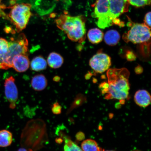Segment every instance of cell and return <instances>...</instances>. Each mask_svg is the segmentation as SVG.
Returning a JSON list of instances; mask_svg holds the SVG:
<instances>
[{"label": "cell", "mask_w": 151, "mask_h": 151, "mask_svg": "<svg viewBox=\"0 0 151 151\" xmlns=\"http://www.w3.org/2000/svg\"><path fill=\"white\" fill-rule=\"evenodd\" d=\"M1 1L2 0H0V17L7 19V17L4 12V11L6 7L4 5L2 4Z\"/></svg>", "instance_id": "603a6c76"}, {"label": "cell", "mask_w": 151, "mask_h": 151, "mask_svg": "<svg viewBox=\"0 0 151 151\" xmlns=\"http://www.w3.org/2000/svg\"><path fill=\"white\" fill-rule=\"evenodd\" d=\"M120 38L119 34L115 30H110L107 31L104 37L105 43L110 46H114L117 44Z\"/></svg>", "instance_id": "4fadbf2b"}, {"label": "cell", "mask_w": 151, "mask_h": 151, "mask_svg": "<svg viewBox=\"0 0 151 151\" xmlns=\"http://www.w3.org/2000/svg\"><path fill=\"white\" fill-rule=\"evenodd\" d=\"M60 134L65 142L64 151H83L82 149L72 141L68 136L63 133H60Z\"/></svg>", "instance_id": "2e32d148"}, {"label": "cell", "mask_w": 151, "mask_h": 151, "mask_svg": "<svg viewBox=\"0 0 151 151\" xmlns=\"http://www.w3.org/2000/svg\"><path fill=\"white\" fill-rule=\"evenodd\" d=\"M99 151H114L105 150H104V149H103L101 148H100V147H99Z\"/></svg>", "instance_id": "d4e9b609"}, {"label": "cell", "mask_w": 151, "mask_h": 151, "mask_svg": "<svg viewBox=\"0 0 151 151\" xmlns=\"http://www.w3.org/2000/svg\"><path fill=\"white\" fill-rule=\"evenodd\" d=\"M63 62V57L60 54L56 52L50 53L47 58L48 65L53 69H58L61 67Z\"/></svg>", "instance_id": "7c38bea8"}, {"label": "cell", "mask_w": 151, "mask_h": 151, "mask_svg": "<svg viewBox=\"0 0 151 151\" xmlns=\"http://www.w3.org/2000/svg\"><path fill=\"white\" fill-rule=\"evenodd\" d=\"M151 37L150 28L145 24L135 23L131 29L123 36L126 42L142 44L148 42Z\"/></svg>", "instance_id": "5b68a950"}, {"label": "cell", "mask_w": 151, "mask_h": 151, "mask_svg": "<svg viewBox=\"0 0 151 151\" xmlns=\"http://www.w3.org/2000/svg\"><path fill=\"white\" fill-rule=\"evenodd\" d=\"M145 24L150 28H151V12L147 13L144 19Z\"/></svg>", "instance_id": "7402d4cb"}, {"label": "cell", "mask_w": 151, "mask_h": 151, "mask_svg": "<svg viewBox=\"0 0 151 151\" xmlns=\"http://www.w3.org/2000/svg\"><path fill=\"white\" fill-rule=\"evenodd\" d=\"M134 99L137 105L143 108L148 106L151 103L150 94L145 90L137 91L134 96Z\"/></svg>", "instance_id": "30bf717a"}, {"label": "cell", "mask_w": 151, "mask_h": 151, "mask_svg": "<svg viewBox=\"0 0 151 151\" xmlns=\"http://www.w3.org/2000/svg\"><path fill=\"white\" fill-rule=\"evenodd\" d=\"M47 80L44 75L39 74L35 76L32 79L31 85L34 90L37 91L44 90L47 86Z\"/></svg>", "instance_id": "8fae6325"}, {"label": "cell", "mask_w": 151, "mask_h": 151, "mask_svg": "<svg viewBox=\"0 0 151 151\" xmlns=\"http://www.w3.org/2000/svg\"><path fill=\"white\" fill-rule=\"evenodd\" d=\"M83 151H99V147L93 139H88L83 141L81 144Z\"/></svg>", "instance_id": "ac0fdd59"}, {"label": "cell", "mask_w": 151, "mask_h": 151, "mask_svg": "<svg viewBox=\"0 0 151 151\" xmlns=\"http://www.w3.org/2000/svg\"><path fill=\"white\" fill-rule=\"evenodd\" d=\"M12 68L19 73L24 72L29 68L30 62L26 54L15 56L12 60Z\"/></svg>", "instance_id": "9c48e42d"}, {"label": "cell", "mask_w": 151, "mask_h": 151, "mask_svg": "<svg viewBox=\"0 0 151 151\" xmlns=\"http://www.w3.org/2000/svg\"><path fill=\"white\" fill-rule=\"evenodd\" d=\"M87 35L90 42L93 44H98L103 40L104 34L101 30L94 28L88 31Z\"/></svg>", "instance_id": "9a60e30c"}, {"label": "cell", "mask_w": 151, "mask_h": 151, "mask_svg": "<svg viewBox=\"0 0 151 151\" xmlns=\"http://www.w3.org/2000/svg\"><path fill=\"white\" fill-rule=\"evenodd\" d=\"M129 4L137 7H140L150 4L151 0H126Z\"/></svg>", "instance_id": "ffe728a7"}, {"label": "cell", "mask_w": 151, "mask_h": 151, "mask_svg": "<svg viewBox=\"0 0 151 151\" xmlns=\"http://www.w3.org/2000/svg\"><path fill=\"white\" fill-rule=\"evenodd\" d=\"M29 151H33L31 149H29Z\"/></svg>", "instance_id": "484cf974"}, {"label": "cell", "mask_w": 151, "mask_h": 151, "mask_svg": "<svg viewBox=\"0 0 151 151\" xmlns=\"http://www.w3.org/2000/svg\"><path fill=\"white\" fill-rule=\"evenodd\" d=\"M4 88L5 95L9 104V107L11 109H14L16 106L18 92L14 77L11 76L6 79Z\"/></svg>", "instance_id": "ba28073f"}, {"label": "cell", "mask_w": 151, "mask_h": 151, "mask_svg": "<svg viewBox=\"0 0 151 151\" xmlns=\"http://www.w3.org/2000/svg\"><path fill=\"white\" fill-rule=\"evenodd\" d=\"M62 107L58 103H55L53 105L52 111L54 114H60L61 112Z\"/></svg>", "instance_id": "44dd1931"}, {"label": "cell", "mask_w": 151, "mask_h": 151, "mask_svg": "<svg viewBox=\"0 0 151 151\" xmlns=\"http://www.w3.org/2000/svg\"><path fill=\"white\" fill-rule=\"evenodd\" d=\"M56 23L58 28L63 31L71 41L82 42L86 39V25L81 16L62 14L56 19Z\"/></svg>", "instance_id": "7a4b0ae2"}, {"label": "cell", "mask_w": 151, "mask_h": 151, "mask_svg": "<svg viewBox=\"0 0 151 151\" xmlns=\"http://www.w3.org/2000/svg\"><path fill=\"white\" fill-rule=\"evenodd\" d=\"M89 65L96 73H102L109 69L111 65V58L108 55L99 52L91 58Z\"/></svg>", "instance_id": "52a82bcc"}, {"label": "cell", "mask_w": 151, "mask_h": 151, "mask_svg": "<svg viewBox=\"0 0 151 151\" xmlns=\"http://www.w3.org/2000/svg\"><path fill=\"white\" fill-rule=\"evenodd\" d=\"M110 13V0H96L94 16L97 19V24L99 27L105 29L113 25Z\"/></svg>", "instance_id": "8992f818"}, {"label": "cell", "mask_w": 151, "mask_h": 151, "mask_svg": "<svg viewBox=\"0 0 151 151\" xmlns=\"http://www.w3.org/2000/svg\"><path fill=\"white\" fill-rule=\"evenodd\" d=\"M107 82L100 84L99 88L105 99L120 101L127 99L129 94L130 73L125 68H111L107 71Z\"/></svg>", "instance_id": "6da1fadb"}, {"label": "cell", "mask_w": 151, "mask_h": 151, "mask_svg": "<svg viewBox=\"0 0 151 151\" xmlns=\"http://www.w3.org/2000/svg\"><path fill=\"white\" fill-rule=\"evenodd\" d=\"M28 42L24 34H21L16 39L12 38L9 42L8 51L0 63V69L7 70L12 68V60L15 56L26 54Z\"/></svg>", "instance_id": "3957f363"}, {"label": "cell", "mask_w": 151, "mask_h": 151, "mask_svg": "<svg viewBox=\"0 0 151 151\" xmlns=\"http://www.w3.org/2000/svg\"><path fill=\"white\" fill-rule=\"evenodd\" d=\"M9 42L2 37H0V63L2 61L8 51Z\"/></svg>", "instance_id": "d6986e66"}, {"label": "cell", "mask_w": 151, "mask_h": 151, "mask_svg": "<svg viewBox=\"0 0 151 151\" xmlns=\"http://www.w3.org/2000/svg\"><path fill=\"white\" fill-rule=\"evenodd\" d=\"M31 65L32 69L36 71L44 70L47 67L46 60L41 56L34 58L32 60Z\"/></svg>", "instance_id": "5bb4252c"}, {"label": "cell", "mask_w": 151, "mask_h": 151, "mask_svg": "<svg viewBox=\"0 0 151 151\" xmlns=\"http://www.w3.org/2000/svg\"><path fill=\"white\" fill-rule=\"evenodd\" d=\"M17 151H29V150H27L25 148H22L19 149Z\"/></svg>", "instance_id": "cb8c5ba5"}, {"label": "cell", "mask_w": 151, "mask_h": 151, "mask_svg": "<svg viewBox=\"0 0 151 151\" xmlns=\"http://www.w3.org/2000/svg\"><path fill=\"white\" fill-rule=\"evenodd\" d=\"M13 135L10 132L7 130L0 131V147H6L11 144Z\"/></svg>", "instance_id": "e0dca14e"}, {"label": "cell", "mask_w": 151, "mask_h": 151, "mask_svg": "<svg viewBox=\"0 0 151 151\" xmlns=\"http://www.w3.org/2000/svg\"><path fill=\"white\" fill-rule=\"evenodd\" d=\"M31 5L29 4H17L11 7L9 19L20 32L25 28L31 16Z\"/></svg>", "instance_id": "277c9868"}]
</instances>
